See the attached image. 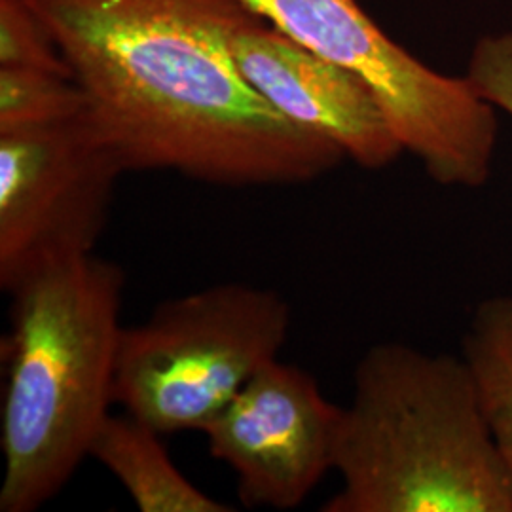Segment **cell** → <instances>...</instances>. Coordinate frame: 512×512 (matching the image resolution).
I'll return each mask as SVG.
<instances>
[{
  "mask_svg": "<svg viewBox=\"0 0 512 512\" xmlns=\"http://www.w3.org/2000/svg\"><path fill=\"white\" fill-rule=\"evenodd\" d=\"M124 173L247 188L311 183L342 164L256 92L228 46L238 0H31Z\"/></svg>",
  "mask_w": 512,
  "mask_h": 512,
  "instance_id": "obj_1",
  "label": "cell"
},
{
  "mask_svg": "<svg viewBox=\"0 0 512 512\" xmlns=\"http://www.w3.org/2000/svg\"><path fill=\"white\" fill-rule=\"evenodd\" d=\"M323 512H512V480L461 355L376 344L353 370Z\"/></svg>",
  "mask_w": 512,
  "mask_h": 512,
  "instance_id": "obj_3",
  "label": "cell"
},
{
  "mask_svg": "<svg viewBox=\"0 0 512 512\" xmlns=\"http://www.w3.org/2000/svg\"><path fill=\"white\" fill-rule=\"evenodd\" d=\"M461 348L512 480V294H495L476 306Z\"/></svg>",
  "mask_w": 512,
  "mask_h": 512,
  "instance_id": "obj_10",
  "label": "cell"
},
{
  "mask_svg": "<svg viewBox=\"0 0 512 512\" xmlns=\"http://www.w3.org/2000/svg\"><path fill=\"white\" fill-rule=\"evenodd\" d=\"M126 274L76 256L25 279L2 340L0 512H33L90 458L114 404Z\"/></svg>",
  "mask_w": 512,
  "mask_h": 512,
  "instance_id": "obj_2",
  "label": "cell"
},
{
  "mask_svg": "<svg viewBox=\"0 0 512 512\" xmlns=\"http://www.w3.org/2000/svg\"><path fill=\"white\" fill-rule=\"evenodd\" d=\"M86 112V95L73 76L0 67V133L50 128Z\"/></svg>",
  "mask_w": 512,
  "mask_h": 512,
  "instance_id": "obj_11",
  "label": "cell"
},
{
  "mask_svg": "<svg viewBox=\"0 0 512 512\" xmlns=\"http://www.w3.org/2000/svg\"><path fill=\"white\" fill-rule=\"evenodd\" d=\"M340 416L308 370L275 359L202 433L209 454L234 471L247 509L293 511L334 471Z\"/></svg>",
  "mask_w": 512,
  "mask_h": 512,
  "instance_id": "obj_7",
  "label": "cell"
},
{
  "mask_svg": "<svg viewBox=\"0 0 512 512\" xmlns=\"http://www.w3.org/2000/svg\"><path fill=\"white\" fill-rule=\"evenodd\" d=\"M124 175L88 118L0 133V289L95 253Z\"/></svg>",
  "mask_w": 512,
  "mask_h": 512,
  "instance_id": "obj_6",
  "label": "cell"
},
{
  "mask_svg": "<svg viewBox=\"0 0 512 512\" xmlns=\"http://www.w3.org/2000/svg\"><path fill=\"white\" fill-rule=\"evenodd\" d=\"M228 46L241 74L277 112L338 145L351 162L380 171L404 154L359 74L311 52L245 6L228 29Z\"/></svg>",
  "mask_w": 512,
  "mask_h": 512,
  "instance_id": "obj_8",
  "label": "cell"
},
{
  "mask_svg": "<svg viewBox=\"0 0 512 512\" xmlns=\"http://www.w3.org/2000/svg\"><path fill=\"white\" fill-rule=\"evenodd\" d=\"M90 458L122 484L141 512L236 511L190 482L169 458L162 433L129 414H110L93 440Z\"/></svg>",
  "mask_w": 512,
  "mask_h": 512,
  "instance_id": "obj_9",
  "label": "cell"
},
{
  "mask_svg": "<svg viewBox=\"0 0 512 512\" xmlns=\"http://www.w3.org/2000/svg\"><path fill=\"white\" fill-rule=\"evenodd\" d=\"M467 78L497 112L512 118V31L486 35L476 42Z\"/></svg>",
  "mask_w": 512,
  "mask_h": 512,
  "instance_id": "obj_13",
  "label": "cell"
},
{
  "mask_svg": "<svg viewBox=\"0 0 512 512\" xmlns=\"http://www.w3.org/2000/svg\"><path fill=\"white\" fill-rule=\"evenodd\" d=\"M289 329V302L247 283L169 298L147 321L122 330L114 404L162 435L203 431L279 359Z\"/></svg>",
  "mask_w": 512,
  "mask_h": 512,
  "instance_id": "obj_4",
  "label": "cell"
},
{
  "mask_svg": "<svg viewBox=\"0 0 512 512\" xmlns=\"http://www.w3.org/2000/svg\"><path fill=\"white\" fill-rule=\"evenodd\" d=\"M0 67L73 76L54 33L31 0H0Z\"/></svg>",
  "mask_w": 512,
  "mask_h": 512,
  "instance_id": "obj_12",
  "label": "cell"
},
{
  "mask_svg": "<svg viewBox=\"0 0 512 512\" xmlns=\"http://www.w3.org/2000/svg\"><path fill=\"white\" fill-rule=\"evenodd\" d=\"M287 37L359 74L378 97L404 152L433 183H488L499 141L497 110L465 76L439 73L387 37L359 0H238Z\"/></svg>",
  "mask_w": 512,
  "mask_h": 512,
  "instance_id": "obj_5",
  "label": "cell"
}]
</instances>
